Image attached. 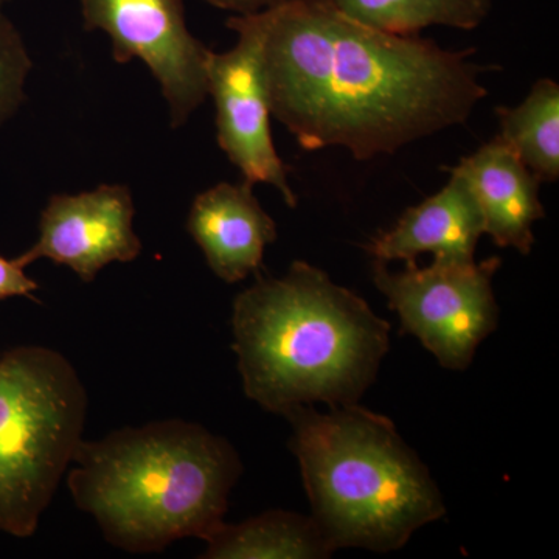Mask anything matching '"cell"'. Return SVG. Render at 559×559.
<instances>
[{
  "instance_id": "30bf717a",
  "label": "cell",
  "mask_w": 559,
  "mask_h": 559,
  "mask_svg": "<svg viewBox=\"0 0 559 559\" xmlns=\"http://www.w3.org/2000/svg\"><path fill=\"white\" fill-rule=\"evenodd\" d=\"M187 231L200 246L213 274L226 283L259 275L264 250L277 240V224L245 179L201 191L191 204Z\"/></svg>"
},
{
  "instance_id": "6da1fadb",
  "label": "cell",
  "mask_w": 559,
  "mask_h": 559,
  "mask_svg": "<svg viewBox=\"0 0 559 559\" xmlns=\"http://www.w3.org/2000/svg\"><path fill=\"white\" fill-rule=\"evenodd\" d=\"M266 11L272 117L301 148L342 146L358 160L395 154L466 123L488 95L474 50L441 49L349 20L333 0H282Z\"/></svg>"
},
{
  "instance_id": "3957f363",
  "label": "cell",
  "mask_w": 559,
  "mask_h": 559,
  "mask_svg": "<svg viewBox=\"0 0 559 559\" xmlns=\"http://www.w3.org/2000/svg\"><path fill=\"white\" fill-rule=\"evenodd\" d=\"M68 473L75 506L110 546L157 554L175 540L207 539L224 522L242 474L229 440L186 419H162L81 440Z\"/></svg>"
},
{
  "instance_id": "ba28073f",
  "label": "cell",
  "mask_w": 559,
  "mask_h": 559,
  "mask_svg": "<svg viewBox=\"0 0 559 559\" xmlns=\"http://www.w3.org/2000/svg\"><path fill=\"white\" fill-rule=\"evenodd\" d=\"M84 31L103 32L119 64L142 61L159 83L173 130L207 100L210 51L191 35L183 0H80Z\"/></svg>"
},
{
  "instance_id": "2e32d148",
  "label": "cell",
  "mask_w": 559,
  "mask_h": 559,
  "mask_svg": "<svg viewBox=\"0 0 559 559\" xmlns=\"http://www.w3.org/2000/svg\"><path fill=\"white\" fill-rule=\"evenodd\" d=\"M32 68L24 38L0 9V130L24 105Z\"/></svg>"
},
{
  "instance_id": "277c9868",
  "label": "cell",
  "mask_w": 559,
  "mask_h": 559,
  "mask_svg": "<svg viewBox=\"0 0 559 559\" xmlns=\"http://www.w3.org/2000/svg\"><path fill=\"white\" fill-rule=\"evenodd\" d=\"M293 436L312 520L333 550H400L447 514L439 485L384 415L348 404L296 406L282 415Z\"/></svg>"
},
{
  "instance_id": "d6986e66",
  "label": "cell",
  "mask_w": 559,
  "mask_h": 559,
  "mask_svg": "<svg viewBox=\"0 0 559 559\" xmlns=\"http://www.w3.org/2000/svg\"><path fill=\"white\" fill-rule=\"evenodd\" d=\"M10 0H0V9H3L5 7V3H9Z\"/></svg>"
},
{
  "instance_id": "5bb4252c",
  "label": "cell",
  "mask_w": 559,
  "mask_h": 559,
  "mask_svg": "<svg viewBox=\"0 0 559 559\" xmlns=\"http://www.w3.org/2000/svg\"><path fill=\"white\" fill-rule=\"evenodd\" d=\"M499 134L540 182L559 178V86L540 79L516 108L496 109Z\"/></svg>"
},
{
  "instance_id": "9a60e30c",
  "label": "cell",
  "mask_w": 559,
  "mask_h": 559,
  "mask_svg": "<svg viewBox=\"0 0 559 559\" xmlns=\"http://www.w3.org/2000/svg\"><path fill=\"white\" fill-rule=\"evenodd\" d=\"M349 17L373 31L418 36L425 28L474 31L491 13L495 0H333Z\"/></svg>"
},
{
  "instance_id": "9c48e42d",
  "label": "cell",
  "mask_w": 559,
  "mask_h": 559,
  "mask_svg": "<svg viewBox=\"0 0 559 559\" xmlns=\"http://www.w3.org/2000/svg\"><path fill=\"white\" fill-rule=\"evenodd\" d=\"M130 187L103 183L79 194H53L39 216L38 240L16 257L22 267L50 260L91 283L112 263H130L142 253L134 230Z\"/></svg>"
},
{
  "instance_id": "e0dca14e",
  "label": "cell",
  "mask_w": 559,
  "mask_h": 559,
  "mask_svg": "<svg viewBox=\"0 0 559 559\" xmlns=\"http://www.w3.org/2000/svg\"><path fill=\"white\" fill-rule=\"evenodd\" d=\"M39 289L38 283L25 274L16 260H9L0 255V300L11 297H31L35 299V293Z\"/></svg>"
},
{
  "instance_id": "4fadbf2b",
  "label": "cell",
  "mask_w": 559,
  "mask_h": 559,
  "mask_svg": "<svg viewBox=\"0 0 559 559\" xmlns=\"http://www.w3.org/2000/svg\"><path fill=\"white\" fill-rule=\"evenodd\" d=\"M205 559H322L334 554L312 516L272 510L219 525L205 539Z\"/></svg>"
},
{
  "instance_id": "8992f818",
  "label": "cell",
  "mask_w": 559,
  "mask_h": 559,
  "mask_svg": "<svg viewBox=\"0 0 559 559\" xmlns=\"http://www.w3.org/2000/svg\"><path fill=\"white\" fill-rule=\"evenodd\" d=\"M500 266L499 257L480 263L433 259L428 267L392 272L374 260L373 283L399 314L401 333L417 337L444 369L460 371L498 326L492 280Z\"/></svg>"
},
{
  "instance_id": "5b68a950",
  "label": "cell",
  "mask_w": 559,
  "mask_h": 559,
  "mask_svg": "<svg viewBox=\"0 0 559 559\" xmlns=\"http://www.w3.org/2000/svg\"><path fill=\"white\" fill-rule=\"evenodd\" d=\"M87 392L55 349L0 356V532L31 538L81 443Z\"/></svg>"
},
{
  "instance_id": "52a82bcc",
  "label": "cell",
  "mask_w": 559,
  "mask_h": 559,
  "mask_svg": "<svg viewBox=\"0 0 559 559\" xmlns=\"http://www.w3.org/2000/svg\"><path fill=\"white\" fill-rule=\"evenodd\" d=\"M227 28L237 33V44L223 53L210 51L207 94L215 106L216 140L227 159L249 183H267L290 209L297 194L288 167L278 156L271 130V100L264 69L266 11L234 14Z\"/></svg>"
},
{
  "instance_id": "7c38bea8",
  "label": "cell",
  "mask_w": 559,
  "mask_h": 559,
  "mask_svg": "<svg viewBox=\"0 0 559 559\" xmlns=\"http://www.w3.org/2000/svg\"><path fill=\"white\" fill-rule=\"evenodd\" d=\"M479 205L484 234L498 248H513L530 255L535 235L533 224L546 216L539 200L540 180L524 162L495 138L455 165Z\"/></svg>"
},
{
  "instance_id": "ac0fdd59",
  "label": "cell",
  "mask_w": 559,
  "mask_h": 559,
  "mask_svg": "<svg viewBox=\"0 0 559 559\" xmlns=\"http://www.w3.org/2000/svg\"><path fill=\"white\" fill-rule=\"evenodd\" d=\"M204 2L234 14H252L271 9L282 0H204Z\"/></svg>"
},
{
  "instance_id": "8fae6325",
  "label": "cell",
  "mask_w": 559,
  "mask_h": 559,
  "mask_svg": "<svg viewBox=\"0 0 559 559\" xmlns=\"http://www.w3.org/2000/svg\"><path fill=\"white\" fill-rule=\"evenodd\" d=\"M451 178L443 189L409 207L395 226L380 231L367 246L374 260L406 261L415 266L423 253H432L433 259L471 261L476 253L481 235L479 205L463 176L454 168H447Z\"/></svg>"
},
{
  "instance_id": "7a4b0ae2",
  "label": "cell",
  "mask_w": 559,
  "mask_h": 559,
  "mask_svg": "<svg viewBox=\"0 0 559 559\" xmlns=\"http://www.w3.org/2000/svg\"><path fill=\"white\" fill-rule=\"evenodd\" d=\"M231 331L246 396L278 415L358 404L390 348L389 322L307 261L238 294Z\"/></svg>"
}]
</instances>
